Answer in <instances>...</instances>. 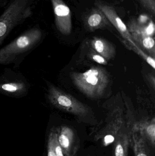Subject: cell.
<instances>
[{"instance_id": "obj_2", "label": "cell", "mask_w": 155, "mask_h": 156, "mask_svg": "<svg viewBox=\"0 0 155 156\" xmlns=\"http://www.w3.org/2000/svg\"><path fill=\"white\" fill-rule=\"evenodd\" d=\"M27 0H14L0 16V46L13 29L30 16Z\"/></svg>"}, {"instance_id": "obj_19", "label": "cell", "mask_w": 155, "mask_h": 156, "mask_svg": "<svg viewBox=\"0 0 155 156\" xmlns=\"http://www.w3.org/2000/svg\"><path fill=\"white\" fill-rule=\"evenodd\" d=\"M149 12L153 15H155V0H137Z\"/></svg>"}, {"instance_id": "obj_6", "label": "cell", "mask_w": 155, "mask_h": 156, "mask_svg": "<svg viewBox=\"0 0 155 156\" xmlns=\"http://www.w3.org/2000/svg\"><path fill=\"white\" fill-rule=\"evenodd\" d=\"M125 125L121 112L118 110L115 111L112 120L94 137L96 141L102 140L103 145L107 146L114 142L119 132Z\"/></svg>"}, {"instance_id": "obj_20", "label": "cell", "mask_w": 155, "mask_h": 156, "mask_svg": "<svg viewBox=\"0 0 155 156\" xmlns=\"http://www.w3.org/2000/svg\"><path fill=\"white\" fill-rule=\"evenodd\" d=\"M16 56L3 55L0 53V65H8L13 63L16 59Z\"/></svg>"}, {"instance_id": "obj_10", "label": "cell", "mask_w": 155, "mask_h": 156, "mask_svg": "<svg viewBox=\"0 0 155 156\" xmlns=\"http://www.w3.org/2000/svg\"><path fill=\"white\" fill-rule=\"evenodd\" d=\"M83 23L85 29L90 32L111 25L104 13L96 6L86 14L84 18Z\"/></svg>"}, {"instance_id": "obj_21", "label": "cell", "mask_w": 155, "mask_h": 156, "mask_svg": "<svg viewBox=\"0 0 155 156\" xmlns=\"http://www.w3.org/2000/svg\"><path fill=\"white\" fill-rule=\"evenodd\" d=\"M47 156H56L54 149L52 137L50 135H49L47 142Z\"/></svg>"}, {"instance_id": "obj_9", "label": "cell", "mask_w": 155, "mask_h": 156, "mask_svg": "<svg viewBox=\"0 0 155 156\" xmlns=\"http://www.w3.org/2000/svg\"><path fill=\"white\" fill-rule=\"evenodd\" d=\"M95 5L104 13L111 24L116 28L123 39L131 44H135L132 39L127 27L119 17L115 9L113 6L100 1H96L95 3Z\"/></svg>"}, {"instance_id": "obj_3", "label": "cell", "mask_w": 155, "mask_h": 156, "mask_svg": "<svg viewBox=\"0 0 155 156\" xmlns=\"http://www.w3.org/2000/svg\"><path fill=\"white\" fill-rule=\"evenodd\" d=\"M47 97L50 103L57 109L78 116H84L89 113L87 105L64 92L55 85L46 81Z\"/></svg>"}, {"instance_id": "obj_13", "label": "cell", "mask_w": 155, "mask_h": 156, "mask_svg": "<svg viewBox=\"0 0 155 156\" xmlns=\"http://www.w3.org/2000/svg\"><path fill=\"white\" fill-rule=\"evenodd\" d=\"M113 143L114 156H128L131 146V130H128L124 125Z\"/></svg>"}, {"instance_id": "obj_14", "label": "cell", "mask_w": 155, "mask_h": 156, "mask_svg": "<svg viewBox=\"0 0 155 156\" xmlns=\"http://www.w3.org/2000/svg\"><path fill=\"white\" fill-rule=\"evenodd\" d=\"M90 45L93 50L103 57L107 61L112 59L115 55V48L105 39L94 37L90 41Z\"/></svg>"}, {"instance_id": "obj_12", "label": "cell", "mask_w": 155, "mask_h": 156, "mask_svg": "<svg viewBox=\"0 0 155 156\" xmlns=\"http://www.w3.org/2000/svg\"><path fill=\"white\" fill-rule=\"evenodd\" d=\"M131 130L141 135L149 144L155 145V120H143L135 123Z\"/></svg>"}, {"instance_id": "obj_22", "label": "cell", "mask_w": 155, "mask_h": 156, "mask_svg": "<svg viewBox=\"0 0 155 156\" xmlns=\"http://www.w3.org/2000/svg\"><path fill=\"white\" fill-rule=\"evenodd\" d=\"M147 79V81L149 83L152 88L153 90H155V77L154 75L153 74H148L146 76Z\"/></svg>"}, {"instance_id": "obj_8", "label": "cell", "mask_w": 155, "mask_h": 156, "mask_svg": "<svg viewBox=\"0 0 155 156\" xmlns=\"http://www.w3.org/2000/svg\"><path fill=\"white\" fill-rule=\"evenodd\" d=\"M58 143L65 156H74L79 148L78 138L74 131L67 126L56 129Z\"/></svg>"}, {"instance_id": "obj_11", "label": "cell", "mask_w": 155, "mask_h": 156, "mask_svg": "<svg viewBox=\"0 0 155 156\" xmlns=\"http://www.w3.org/2000/svg\"><path fill=\"white\" fill-rule=\"evenodd\" d=\"M126 27L130 34L151 37H153L155 34L154 23L147 16L132 18L128 21Z\"/></svg>"}, {"instance_id": "obj_15", "label": "cell", "mask_w": 155, "mask_h": 156, "mask_svg": "<svg viewBox=\"0 0 155 156\" xmlns=\"http://www.w3.org/2000/svg\"><path fill=\"white\" fill-rule=\"evenodd\" d=\"M149 144L140 134L131 129V146L135 156H151Z\"/></svg>"}, {"instance_id": "obj_1", "label": "cell", "mask_w": 155, "mask_h": 156, "mask_svg": "<svg viewBox=\"0 0 155 156\" xmlns=\"http://www.w3.org/2000/svg\"><path fill=\"white\" fill-rule=\"evenodd\" d=\"M70 76L77 89L91 98L102 96L109 83L106 70L99 66L93 67L83 73L72 72Z\"/></svg>"}, {"instance_id": "obj_18", "label": "cell", "mask_w": 155, "mask_h": 156, "mask_svg": "<svg viewBox=\"0 0 155 156\" xmlns=\"http://www.w3.org/2000/svg\"><path fill=\"white\" fill-rule=\"evenodd\" d=\"M88 55L90 59L96 63L103 65H107L108 64V61L92 48L89 50Z\"/></svg>"}, {"instance_id": "obj_16", "label": "cell", "mask_w": 155, "mask_h": 156, "mask_svg": "<svg viewBox=\"0 0 155 156\" xmlns=\"http://www.w3.org/2000/svg\"><path fill=\"white\" fill-rule=\"evenodd\" d=\"M134 43L139 48L155 58V40L153 37L140 35L136 34H131Z\"/></svg>"}, {"instance_id": "obj_5", "label": "cell", "mask_w": 155, "mask_h": 156, "mask_svg": "<svg viewBox=\"0 0 155 156\" xmlns=\"http://www.w3.org/2000/svg\"><path fill=\"white\" fill-rule=\"evenodd\" d=\"M43 35L42 31L38 27L31 28L0 49V53L17 56L37 45L41 42Z\"/></svg>"}, {"instance_id": "obj_7", "label": "cell", "mask_w": 155, "mask_h": 156, "mask_svg": "<svg viewBox=\"0 0 155 156\" xmlns=\"http://www.w3.org/2000/svg\"><path fill=\"white\" fill-rule=\"evenodd\" d=\"M57 29L62 34L68 35L72 29V13L62 0H51Z\"/></svg>"}, {"instance_id": "obj_17", "label": "cell", "mask_w": 155, "mask_h": 156, "mask_svg": "<svg viewBox=\"0 0 155 156\" xmlns=\"http://www.w3.org/2000/svg\"><path fill=\"white\" fill-rule=\"evenodd\" d=\"M122 43L129 50L133 51L141 57L149 66H151L154 69H155V58L147 54L141 48H139L135 44H133L128 42L124 39H122Z\"/></svg>"}, {"instance_id": "obj_4", "label": "cell", "mask_w": 155, "mask_h": 156, "mask_svg": "<svg viewBox=\"0 0 155 156\" xmlns=\"http://www.w3.org/2000/svg\"><path fill=\"white\" fill-rule=\"evenodd\" d=\"M30 84L22 74L9 69H5L0 76V94L13 98L27 95Z\"/></svg>"}]
</instances>
